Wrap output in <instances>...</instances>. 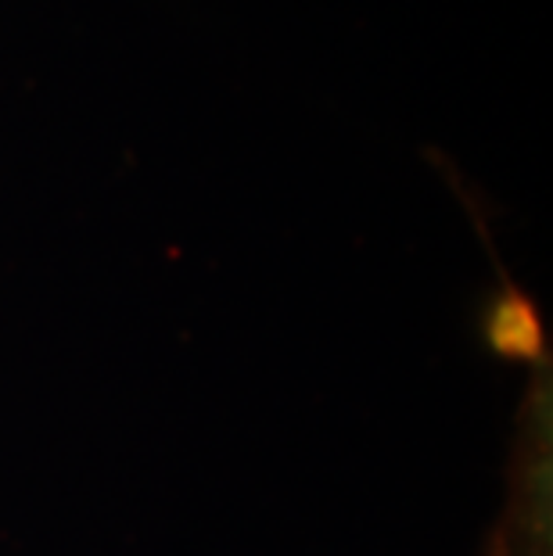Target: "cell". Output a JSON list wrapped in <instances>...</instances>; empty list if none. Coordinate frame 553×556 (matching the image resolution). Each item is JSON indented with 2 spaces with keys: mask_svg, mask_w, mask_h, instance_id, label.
Listing matches in <instances>:
<instances>
[{
  "mask_svg": "<svg viewBox=\"0 0 553 556\" xmlns=\"http://www.w3.org/2000/svg\"><path fill=\"white\" fill-rule=\"evenodd\" d=\"M492 345L500 352H511V356H521V352H532L536 349V338H539V319L532 302L525 294L507 291L503 299L497 302L492 309Z\"/></svg>",
  "mask_w": 553,
  "mask_h": 556,
  "instance_id": "6da1fadb",
  "label": "cell"
}]
</instances>
